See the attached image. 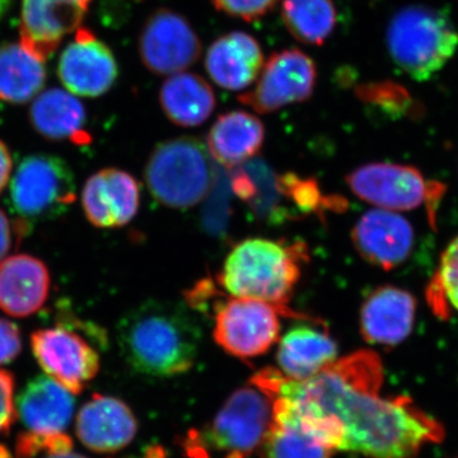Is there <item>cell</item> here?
<instances>
[{
  "label": "cell",
  "mask_w": 458,
  "mask_h": 458,
  "mask_svg": "<svg viewBox=\"0 0 458 458\" xmlns=\"http://www.w3.org/2000/svg\"><path fill=\"white\" fill-rule=\"evenodd\" d=\"M282 18L295 40L319 47L335 30L336 7L334 0H282Z\"/></svg>",
  "instance_id": "cell-27"
},
{
  "label": "cell",
  "mask_w": 458,
  "mask_h": 458,
  "mask_svg": "<svg viewBox=\"0 0 458 458\" xmlns=\"http://www.w3.org/2000/svg\"><path fill=\"white\" fill-rule=\"evenodd\" d=\"M264 141V123L258 116L247 111H229L213 123L207 148L216 164L232 170L254 158Z\"/></svg>",
  "instance_id": "cell-23"
},
{
  "label": "cell",
  "mask_w": 458,
  "mask_h": 458,
  "mask_svg": "<svg viewBox=\"0 0 458 458\" xmlns=\"http://www.w3.org/2000/svg\"><path fill=\"white\" fill-rule=\"evenodd\" d=\"M57 72L71 92L84 98H98L114 86L119 69L106 45L89 30L80 29L74 41L60 57Z\"/></svg>",
  "instance_id": "cell-15"
},
{
  "label": "cell",
  "mask_w": 458,
  "mask_h": 458,
  "mask_svg": "<svg viewBox=\"0 0 458 458\" xmlns=\"http://www.w3.org/2000/svg\"><path fill=\"white\" fill-rule=\"evenodd\" d=\"M214 312V340L238 360L261 357L273 348L280 335V316L315 321V318L293 310H282L274 304L252 298L232 297L216 302Z\"/></svg>",
  "instance_id": "cell-8"
},
{
  "label": "cell",
  "mask_w": 458,
  "mask_h": 458,
  "mask_svg": "<svg viewBox=\"0 0 458 458\" xmlns=\"http://www.w3.org/2000/svg\"><path fill=\"white\" fill-rule=\"evenodd\" d=\"M309 259L304 243L247 238L233 246L219 271V285L233 297L291 310L289 301Z\"/></svg>",
  "instance_id": "cell-3"
},
{
  "label": "cell",
  "mask_w": 458,
  "mask_h": 458,
  "mask_svg": "<svg viewBox=\"0 0 458 458\" xmlns=\"http://www.w3.org/2000/svg\"><path fill=\"white\" fill-rule=\"evenodd\" d=\"M349 189L379 209L406 212L427 203L429 186L414 167L394 164L360 165L346 176Z\"/></svg>",
  "instance_id": "cell-12"
},
{
  "label": "cell",
  "mask_w": 458,
  "mask_h": 458,
  "mask_svg": "<svg viewBox=\"0 0 458 458\" xmlns=\"http://www.w3.org/2000/svg\"><path fill=\"white\" fill-rule=\"evenodd\" d=\"M437 283L445 302L458 312V237L443 252Z\"/></svg>",
  "instance_id": "cell-32"
},
{
  "label": "cell",
  "mask_w": 458,
  "mask_h": 458,
  "mask_svg": "<svg viewBox=\"0 0 458 458\" xmlns=\"http://www.w3.org/2000/svg\"><path fill=\"white\" fill-rule=\"evenodd\" d=\"M382 381L378 355L360 351L306 381L267 367L250 382L298 414L333 419L343 429L342 451L364 458H417L426 445L442 442V424L410 397H382Z\"/></svg>",
  "instance_id": "cell-1"
},
{
  "label": "cell",
  "mask_w": 458,
  "mask_h": 458,
  "mask_svg": "<svg viewBox=\"0 0 458 458\" xmlns=\"http://www.w3.org/2000/svg\"><path fill=\"white\" fill-rule=\"evenodd\" d=\"M22 45L0 47V99L25 104L44 87L45 66Z\"/></svg>",
  "instance_id": "cell-26"
},
{
  "label": "cell",
  "mask_w": 458,
  "mask_h": 458,
  "mask_svg": "<svg viewBox=\"0 0 458 458\" xmlns=\"http://www.w3.org/2000/svg\"><path fill=\"white\" fill-rule=\"evenodd\" d=\"M74 406L71 391L47 376L35 377L17 399V412L27 432L38 434L64 433Z\"/></svg>",
  "instance_id": "cell-22"
},
{
  "label": "cell",
  "mask_w": 458,
  "mask_h": 458,
  "mask_svg": "<svg viewBox=\"0 0 458 458\" xmlns=\"http://www.w3.org/2000/svg\"><path fill=\"white\" fill-rule=\"evenodd\" d=\"M387 47L400 71L424 82L450 62L458 47V31L445 12L409 5L391 18Z\"/></svg>",
  "instance_id": "cell-5"
},
{
  "label": "cell",
  "mask_w": 458,
  "mask_h": 458,
  "mask_svg": "<svg viewBox=\"0 0 458 458\" xmlns=\"http://www.w3.org/2000/svg\"><path fill=\"white\" fill-rule=\"evenodd\" d=\"M8 7V0H0V18L4 14L5 9Z\"/></svg>",
  "instance_id": "cell-40"
},
{
  "label": "cell",
  "mask_w": 458,
  "mask_h": 458,
  "mask_svg": "<svg viewBox=\"0 0 458 458\" xmlns=\"http://www.w3.org/2000/svg\"><path fill=\"white\" fill-rule=\"evenodd\" d=\"M312 324L289 328L279 343L276 363L280 372L294 381H306L337 360L339 346L327 327Z\"/></svg>",
  "instance_id": "cell-20"
},
{
  "label": "cell",
  "mask_w": 458,
  "mask_h": 458,
  "mask_svg": "<svg viewBox=\"0 0 458 458\" xmlns=\"http://www.w3.org/2000/svg\"><path fill=\"white\" fill-rule=\"evenodd\" d=\"M279 2L280 0H212L216 11L246 22L267 16Z\"/></svg>",
  "instance_id": "cell-33"
},
{
  "label": "cell",
  "mask_w": 458,
  "mask_h": 458,
  "mask_svg": "<svg viewBox=\"0 0 458 458\" xmlns=\"http://www.w3.org/2000/svg\"><path fill=\"white\" fill-rule=\"evenodd\" d=\"M26 234L20 223L12 222L7 214L0 210V262L17 245L18 238Z\"/></svg>",
  "instance_id": "cell-36"
},
{
  "label": "cell",
  "mask_w": 458,
  "mask_h": 458,
  "mask_svg": "<svg viewBox=\"0 0 458 458\" xmlns=\"http://www.w3.org/2000/svg\"><path fill=\"white\" fill-rule=\"evenodd\" d=\"M82 204L87 219L95 227H123L140 210V183L117 168L98 171L84 185Z\"/></svg>",
  "instance_id": "cell-16"
},
{
  "label": "cell",
  "mask_w": 458,
  "mask_h": 458,
  "mask_svg": "<svg viewBox=\"0 0 458 458\" xmlns=\"http://www.w3.org/2000/svg\"><path fill=\"white\" fill-rule=\"evenodd\" d=\"M150 195L171 209H189L209 194L216 180L212 157L203 141L179 137L153 149L144 170Z\"/></svg>",
  "instance_id": "cell-6"
},
{
  "label": "cell",
  "mask_w": 458,
  "mask_h": 458,
  "mask_svg": "<svg viewBox=\"0 0 458 458\" xmlns=\"http://www.w3.org/2000/svg\"><path fill=\"white\" fill-rule=\"evenodd\" d=\"M22 351V340L17 325L0 318V366L11 363Z\"/></svg>",
  "instance_id": "cell-35"
},
{
  "label": "cell",
  "mask_w": 458,
  "mask_h": 458,
  "mask_svg": "<svg viewBox=\"0 0 458 458\" xmlns=\"http://www.w3.org/2000/svg\"><path fill=\"white\" fill-rule=\"evenodd\" d=\"M14 378L7 370L0 369V433L7 432L14 418Z\"/></svg>",
  "instance_id": "cell-34"
},
{
  "label": "cell",
  "mask_w": 458,
  "mask_h": 458,
  "mask_svg": "<svg viewBox=\"0 0 458 458\" xmlns=\"http://www.w3.org/2000/svg\"><path fill=\"white\" fill-rule=\"evenodd\" d=\"M255 83L254 89L238 96V101L259 114L276 113L312 98L318 68L303 51L285 49L274 53L264 63Z\"/></svg>",
  "instance_id": "cell-9"
},
{
  "label": "cell",
  "mask_w": 458,
  "mask_h": 458,
  "mask_svg": "<svg viewBox=\"0 0 458 458\" xmlns=\"http://www.w3.org/2000/svg\"><path fill=\"white\" fill-rule=\"evenodd\" d=\"M0 458H12L11 452L3 445H0Z\"/></svg>",
  "instance_id": "cell-39"
},
{
  "label": "cell",
  "mask_w": 458,
  "mask_h": 458,
  "mask_svg": "<svg viewBox=\"0 0 458 458\" xmlns=\"http://www.w3.org/2000/svg\"><path fill=\"white\" fill-rule=\"evenodd\" d=\"M50 274L47 265L30 255L0 262V310L13 318H29L47 302Z\"/></svg>",
  "instance_id": "cell-21"
},
{
  "label": "cell",
  "mask_w": 458,
  "mask_h": 458,
  "mask_svg": "<svg viewBox=\"0 0 458 458\" xmlns=\"http://www.w3.org/2000/svg\"><path fill=\"white\" fill-rule=\"evenodd\" d=\"M265 59L260 44L249 33L233 31L216 38L205 55V69L214 83L243 90L256 82Z\"/></svg>",
  "instance_id": "cell-19"
},
{
  "label": "cell",
  "mask_w": 458,
  "mask_h": 458,
  "mask_svg": "<svg viewBox=\"0 0 458 458\" xmlns=\"http://www.w3.org/2000/svg\"><path fill=\"white\" fill-rule=\"evenodd\" d=\"M92 0H23L21 45L45 62L82 22Z\"/></svg>",
  "instance_id": "cell-14"
},
{
  "label": "cell",
  "mask_w": 458,
  "mask_h": 458,
  "mask_svg": "<svg viewBox=\"0 0 458 458\" xmlns=\"http://www.w3.org/2000/svg\"><path fill=\"white\" fill-rule=\"evenodd\" d=\"M75 198L73 171L64 159L45 153L25 157L9 186L12 212L26 233L32 225L54 221L68 212Z\"/></svg>",
  "instance_id": "cell-7"
},
{
  "label": "cell",
  "mask_w": 458,
  "mask_h": 458,
  "mask_svg": "<svg viewBox=\"0 0 458 458\" xmlns=\"http://www.w3.org/2000/svg\"><path fill=\"white\" fill-rule=\"evenodd\" d=\"M273 423V400L250 382L225 401L216 418L191 430L185 448L192 458H249L261 447Z\"/></svg>",
  "instance_id": "cell-4"
},
{
  "label": "cell",
  "mask_w": 458,
  "mask_h": 458,
  "mask_svg": "<svg viewBox=\"0 0 458 458\" xmlns=\"http://www.w3.org/2000/svg\"><path fill=\"white\" fill-rule=\"evenodd\" d=\"M229 176L227 174H216V180L208 194L207 207L203 214V225L205 229L214 236H222L227 227L229 216Z\"/></svg>",
  "instance_id": "cell-30"
},
{
  "label": "cell",
  "mask_w": 458,
  "mask_h": 458,
  "mask_svg": "<svg viewBox=\"0 0 458 458\" xmlns=\"http://www.w3.org/2000/svg\"><path fill=\"white\" fill-rule=\"evenodd\" d=\"M159 104L167 119L181 128H195L212 116L216 93L199 74H172L159 90Z\"/></svg>",
  "instance_id": "cell-24"
},
{
  "label": "cell",
  "mask_w": 458,
  "mask_h": 458,
  "mask_svg": "<svg viewBox=\"0 0 458 458\" xmlns=\"http://www.w3.org/2000/svg\"><path fill=\"white\" fill-rule=\"evenodd\" d=\"M44 458H87L86 456H82V454H73V452H64V454H47V457Z\"/></svg>",
  "instance_id": "cell-38"
},
{
  "label": "cell",
  "mask_w": 458,
  "mask_h": 458,
  "mask_svg": "<svg viewBox=\"0 0 458 458\" xmlns=\"http://www.w3.org/2000/svg\"><path fill=\"white\" fill-rule=\"evenodd\" d=\"M33 128L49 140H73L86 143V110L80 99L63 89H49L35 99L31 107Z\"/></svg>",
  "instance_id": "cell-25"
},
{
  "label": "cell",
  "mask_w": 458,
  "mask_h": 458,
  "mask_svg": "<svg viewBox=\"0 0 458 458\" xmlns=\"http://www.w3.org/2000/svg\"><path fill=\"white\" fill-rule=\"evenodd\" d=\"M73 441L65 433L38 434L26 432L18 437L16 454L20 458H33L41 454H55L72 451Z\"/></svg>",
  "instance_id": "cell-31"
},
{
  "label": "cell",
  "mask_w": 458,
  "mask_h": 458,
  "mask_svg": "<svg viewBox=\"0 0 458 458\" xmlns=\"http://www.w3.org/2000/svg\"><path fill=\"white\" fill-rule=\"evenodd\" d=\"M355 249L369 264L391 270L408 260L415 242L408 219L391 210H369L352 231Z\"/></svg>",
  "instance_id": "cell-13"
},
{
  "label": "cell",
  "mask_w": 458,
  "mask_h": 458,
  "mask_svg": "<svg viewBox=\"0 0 458 458\" xmlns=\"http://www.w3.org/2000/svg\"><path fill=\"white\" fill-rule=\"evenodd\" d=\"M12 159L8 148L3 141H0V194L4 190L11 177Z\"/></svg>",
  "instance_id": "cell-37"
},
{
  "label": "cell",
  "mask_w": 458,
  "mask_h": 458,
  "mask_svg": "<svg viewBox=\"0 0 458 458\" xmlns=\"http://www.w3.org/2000/svg\"><path fill=\"white\" fill-rule=\"evenodd\" d=\"M117 344L134 372L167 378L194 367L200 330L179 304L147 301L120 319Z\"/></svg>",
  "instance_id": "cell-2"
},
{
  "label": "cell",
  "mask_w": 458,
  "mask_h": 458,
  "mask_svg": "<svg viewBox=\"0 0 458 458\" xmlns=\"http://www.w3.org/2000/svg\"><path fill=\"white\" fill-rule=\"evenodd\" d=\"M75 429L87 448L111 454L131 445L137 436L138 421L123 401L96 394L81 409Z\"/></svg>",
  "instance_id": "cell-18"
},
{
  "label": "cell",
  "mask_w": 458,
  "mask_h": 458,
  "mask_svg": "<svg viewBox=\"0 0 458 458\" xmlns=\"http://www.w3.org/2000/svg\"><path fill=\"white\" fill-rule=\"evenodd\" d=\"M260 454L261 458H331L333 450L304 433L291 419L273 412Z\"/></svg>",
  "instance_id": "cell-28"
},
{
  "label": "cell",
  "mask_w": 458,
  "mask_h": 458,
  "mask_svg": "<svg viewBox=\"0 0 458 458\" xmlns=\"http://www.w3.org/2000/svg\"><path fill=\"white\" fill-rule=\"evenodd\" d=\"M417 301L393 285L379 286L360 307V334L372 345L393 348L405 342L414 327Z\"/></svg>",
  "instance_id": "cell-17"
},
{
  "label": "cell",
  "mask_w": 458,
  "mask_h": 458,
  "mask_svg": "<svg viewBox=\"0 0 458 458\" xmlns=\"http://www.w3.org/2000/svg\"><path fill=\"white\" fill-rule=\"evenodd\" d=\"M140 54L148 71L172 75L194 65L201 55V42L191 23L179 12L159 8L140 32Z\"/></svg>",
  "instance_id": "cell-11"
},
{
  "label": "cell",
  "mask_w": 458,
  "mask_h": 458,
  "mask_svg": "<svg viewBox=\"0 0 458 458\" xmlns=\"http://www.w3.org/2000/svg\"><path fill=\"white\" fill-rule=\"evenodd\" d=\"M458 458V457H457Z\"/></svg>",
  "instance_id": "cell-41"
},
{
  "label": "cell",
  "mask_w": 458,
  "mask_h": 458,
  "mask_svg": "<svg viewBox=\"0 0 458 458\" xmlns=\"http://www.w3.org/2000/svg\"><path fill=\"white\" fill-rule=\"evenodd\" d=\"M279 185L286 204L293 205L298 216L324 214L327 210H339L345 205L342 198L327 197L322 194L318 181L303 179L292 172L279 174Z\"/></svg>",
  "instance_id": "cell-29"
},
{
  "label": "cell",
  "mask_w": 458,
  "mask_h": 458,
  "mask_svg": "<svg viewBox=\"0 0 458 458\" xmlns=\"http://www.w3.org/2000/svg\"><path fill=\"white\" fill-rule=\"evenodd\" d=\"M31 346L41 369L72 394L82 393L98 373V351L69 321L35 331Z\"/></svg>",
  "instance_id": "cell-10"
}]
</instances>
